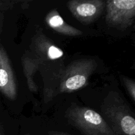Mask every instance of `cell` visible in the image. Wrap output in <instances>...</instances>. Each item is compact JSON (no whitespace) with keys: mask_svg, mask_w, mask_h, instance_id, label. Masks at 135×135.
Listing matches in <instances>:
<instances>
[{"mask_svg":"<svg viewBox=\"0 0 135 135\" xmlns=\"http://www.w3.org/2000/svg\"><path fill=\"white\" fill-rule=\"evenodd\" d=\"M64 55L61 49L55 45L42 29L34 34L28 48L21 57L22 70L28 89L32 92H38V86L34 76L40 67L50 61L60 59Z\"/></svg>","mask_w":135,"mask_h":135,"instance_id":"obj_1","label":"cell"},{"mask_svg":"<svg viewBox=\"0 0 135 135\" xmlns=\"http://www.w3.org/2000/svg\"><path fill=\"white\" fill-rule=\"evenodd\" d=\"M102 117L115 135H135L134 113L121 94L109 92L101 105Z\"/></svg>","mask_w":135,"mask_h":135,"instance_id":"obj_2","label":"cell"},{"mask_svg":"<svg viewBox=\"0 0 135 135\" xmlns=\"http://www.w3.org/2000/svg\"><path fill=\"white\" fill-rule=\"evenodd\" d=\"M65 118L83 135H115L102 116L89 108L73 104L66 111Z\"/></svg>","mask_w":135,"mask_h":135,"instance_id":"obj_3","label":"cell"},{"mask_svg":"<svg viewBox=\"0 0 135 135\" xmlns=\"http://www.w3.org/2000/svg\"><path fill=\"white\" fill-rule=\"evenodd\" d=\"M97 67V62L93 58H82L73 61L61 74L59 93H71L86 86Z\"/></svg>","mask_w":135,"mask_h":135,"instance_id":"obj_4","label":"cell"},{"mask_svg":"<svg viewBox=\"0 0 135 135\" xmlns=\"http://www.w3.org/2000/svg\"><path fill=\"white\" fill-rule=\"evenodd\" d=\"M105 9V22L109 27L125 30L134 23V0H108Z\"/></svg>","mask_w":135,"mask_h":135,"instance_id":"obj_5","label":"cell"},{"mask_svg":"<svg viewBox=\"0 0 135 135\" xmlns=\"http://www.w3.org/2000/svg\"><path fill=\"white\" fill-rule=\"evenodd\" d=\"M67 7L75 18L82 23L90 24L102 14L105 8L104 0H72Z\"/></svg>","mask_w":135,"mask_h":135,"instance_id":"obj_6","label":"cell"},{"mask_svg":"<svg viewBox=\"0 0 135 135\" xmlns=\"http://www.w3.org/2000/svg\"><path fill=\"white\" fill-rule=\"evenodd\" d=\"M0 92L7 98L15 100L17 96L15 75L9 57L0 41Z\"/></svg>","mask_w":135,"mask_h":135,"instance_id":"obj_7","label":"cell"},{"mask_svg":"<svg viewBox=\"0 0 135 135\" xmlns=\"http://www.w3.org/2000/svg\"><path fill=\"white\" fill-rule=\"evenodd\" d=\"M45 22L50 28L66 36L78 37L83 34L81 30L67 23L55 9L51 10L46 15Z\"/></svg>","mask_w":135,"mask_h":135,"instance_id":"obj_8","label":"cell"},{"mask_svg":"<svg viewBox=\"0 0 135 135\" xmlns=\"http://www.w3.org/2000/svg\"><path fill=\"white\" fill-rule=\"evenodd\" d=\"M122 81L129 96L133 102L135 100V83L132 79L127 76H123Z\"/></svg>","mask_w":135,"mask_h":135,"instance_id":"obj_9","label":"cell"},{"mask_svg":"<svg viewBox=\"0 0 135 135\" xmlns=\"http://www.w3.org/2000/svg\"><path fill=\"white\" fill-rule=\"evenodd\" d=\"M22 2L18 0H0V11H6L13 9L17 3Z\"/></svg>","mask_w":135,"mask_h":135,"instance_id":"obj_10","label":"cell"},{"mask_svg":"<svg viewBox=\"0 0 135 135\" xmlns=\"http://www.w3.org/2000/svg\"><path fill=\"white\" fill-rule=\"evenodd\" d=\"M47 135H73L69 133H65L61 131H51L47 133Z\"/></svg>","mask_w":135,"mask_h":135,"instance_id":"obj_11","label":"cell"},{"mask_svg":"<svg viewBox=\"0 0 135 135\" xmlns=\"http://www.w3.org/2000/svg\"><path fill=\"white\" fill-rule=\"evenodd\" d=\"M0 135H6L5 134V130H4L3 127L2 126V125L0 123Z\"/></svg>","mask_w":135,"mask_h":135,"instance_id":"obj_12","label":"cell"},{"mask_svg":"<svg viewBox=\"0 0 135 135\" xmlns=\"http://www.w3.org/2000/svg\"><path fill=\"white\" fill-rule=\"evenodd\" d=\"M1 23H0V34H1Z\"/></svg>","mask_w":135,"mask_h":135,"instance_id":"obj_13","label":"cell"},{"mask_svg":"<svg viewBox=\"0 0 135 135\" xmlns=\"http://www.w3.org/2000/svg\"><path fill=\"white\" fill-rule=\"evenodd\" d=\"M25 135H30V134H25Z\"/></svg>","mask_w":135,"mask_h":135,"instance_id":"obj_14","label":"cell"}]
</instances>
